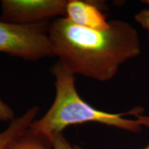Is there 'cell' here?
Here are the masks:
<instances>
[{"label": "cell", "mask_w": 149, "mask_h": 149, "mask_svg": "<svg viewBox=\"0 0 149 149\" xmlns=\"http://www.w3.org/2000/svg\"><path fill=\"white\" fill-rule=\"evenodd\" d=\"M66 0H2L0 20L15 24H33L65 17Z\"/></svg>", "instance_id": "277c9868"}, {"label": "cell", "mask_w": 149, "mask_h": 149, "mask_svg": "<svg viewBox=\"0 0 149 149\" xmlns=\"http://www.w3.org/2000/svg\"><path fill=\"white\" fill-rule=\"evenodd\" d=\"M40 112V108L33 107L22 116L15 117L4 130L0 132V149H6L7 144L31 126Z\"/></svg>", "instance_id": "8992f818"}, {"label": "cell", "mask_w": 149, "mask_h": 149, "mask_svg": "<svg viewBox=\"0 0 149 149\" xmlns=\"http://www.w3.org/2000/svg\"><path fill=\"white\" fill-rule=\"evenodd\" d=\"M6 149H54L52 141L30 127L7 144Z\"/></svg>", "instance_id": "52a82bcc"}, {"label": "cell", "mask_w": 149, "mask_h": 149, "mask_svg": "<svg viewBox=\"0 0 149 149\" xmlns=\"http://www.w3.org/2000/svg\"><path fill=\"white\" fill-rule=\"evenodd\" d=\"M49 37L54 56L67 71L100 81L113 79L122 64L141 53L138 32L122 19L95 30L57 17L50 24Z\"/></svg>", "instance_id": "6da1fadb"}, {"label": "cell", "mask_w": 149, "mask_h": 149, "mask_svg": "<svg viewBox=\"0 0 149 149\" xmlns=\"http://www.w3.org/2000/svg\"><path fill=\"white\" fill-rule=\"evenodd\" d=\"M135 20L144 30H146L149 40V8L139 11L135 15Z\"/></svg>", "instance_id": "ba28073f"}, {"label": "cell", "mask_w": 149, "mask_h": 149, "mask_svg": "<svg viewBox=\"0 0 149 149\" xmlns=\"http://www.w3.org/2000/svg\"><path fill=\"white\" fill-rule=\"evenodd\" d=\"M141 2L146 3V4H147L149 6V0H143V1H141Z\"/></svg>", "instance_id": "4fadbf2b"}, {"label": "cell", "mask_w": 149, "mask_h": 149, "mask_svg": "<svg viewBox=\"0 0 149 149\" xmlns=\"http://www.w3.org/2000/svg\"><path fill=\"white\" fill-rule=\"evenodd\" d=\"M15 118V113L11 107L0 98V121L11 122Z\"/></svg>", "instance_id": "9c48e42d"}, {"label": "cell", "mask_w": 149, "mask_h": 149, "mask_svg": "<svg viewBox=\"0 0 149 149\" xmlns=\"http://www.w3.org/2000/svg\"><path fill=\"white\" fill-rule=\"evenodd\" d=\"M136 120L139 123V124L147 128H149V115H144L143 114L138 115L135 116Z\"/></svg>", "instance_id": "8fae6325"}, {"label": "cell", "mask_w": 149, "mask_h": 149, "mask_svg": "<svg viewBox=\"0 0 149 149\" xmlns=\"http://www.w3.org/2000/svg\"><path fill=\"white\" fill-rule=\"evenodd\" d=\"M55 79V97L48 111L39 120H35L30 128L52 141L54 136L62 133L69 126L87 122H97L120 129L139 133L142 130L137 120L124 117L143 114L142 108L136 107L126 113H111L98 110L85 102L78 94L75 77L65 69L59 61L51 68Z\"/></svg>", "instance_id": "7a4b0ae2"}, {"label": "cell", "mask_w": 149, "mask_h": 149, "mask_svg": "<svg viewBox=\"0 0 149 149\" xmlns=\"http://www.w3.org/2000/svg\"><path fill=\"white\" fill-rule=\"evenodd\" d=\"M64 17L79 26L104 30L109 26V21L97 3L82 0H68Z\"/></svg>", "instance_id": "5b68a950"}, {"label": "cell", "mask_w": 149, "mask_h": 149, "mask_svg": "<svg viewBox=\"0 0 149 149\" xmlns=\"http://www.w3.org/2000/svg\"><path fill=\"white\" fill-rule=\"evenodd\" d=\"M73 148H74V149H84V148H82V147L77 146V145H74V146H73ZM142 149H149V143L146 145V146L144 147V148H142Z\"/></svg>", "instance_id": "7c38bea8"}, {"label": "cell", "mask_w": 149, "mask_h": 149, "mask_svg": "<svg viewBox=\"0 0 149 149\" xmlns=\"http://www.w3.org/2000/svg\"><path fill=\"white\" fill-rule=\"evenodd\" d=\"M52 143L54 149H74L62 133L54 136Z\"/></svg>", "instance_id": "30bf717a"}, {"label": "cell", "mask_w": 149, "mask_h": 149, "mask_svg": "<svg viewBox=\"0 0 149 149\" xmlns=\"http://www.w3.org/2000/svg\"><path fill=\"white\" fill-rule=\"evenodd\" d=\"M50 24L46 21L22 25L0 20V52L29 61L53 57Z\"/></svg>", "instance_id": "3957f363"}]
</instances>
